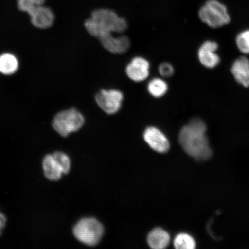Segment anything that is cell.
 <instances>
[{"mask_svg": "<svg viewBox=\"0 0 249 249\" xmlns=\"http://www.w3.org/2000/svg\"><path fill=\"white\" fill-rule=\"evenodd\" d=\"M198 16L202 23L213 29L225 26L231 21L227 7L217 0H208L200 9Z\"/></svg>", "mask_w": 249, "mask_h": 249, "instance_id": "3", "label": "cell"}, {"mask_svg": "<svg viewBox=\"0 0 249 249\" xmlns=\"http://www.w3.org/2000/svg\"><path fill=\"white\" fill-rule=\"evenodd\" d=\"M85 124V118L82 113L72 108L59 112L53 121L52 125L58 134L67 137L70 133L79 130Z\"/></svg>", "mask_w": 249, "mask_h": 249, "instance_id": "4", "label": "cell"}, {"mask_svg": "<svg viewBox=\"0 0 249 249\" xmlns=\"http://www.w3.org/2000/svg\"><path fill=\"white\" fill-rule=\"evenodd\" d=\"M1 229H0V235H1Z\"/></svg>", "mask_w": 249, "mask_h": 249, "instance_id": "22", "label": "cell"}, {"mask_svg": "<svg viewBox=\"0 0 249 249\" xmlns=\"http://www.w3.org/2000/svg\"><path fill=\"white\" fill-rule=\"evenodd\" d=\"M219 45L213 40H208L199 48L197 56L199 62L207 69H214L219 65L220 57L217 54Z\"/></svg>", "mask_w": 249, "mask_h": 249, "instance_id": "7", "label": "cell"}, {"mask_svg": "<svg viewBox=\"0 0 249 249\" xmlns=\"http://www.w3.org/2000/svg\"><path fill=\"white\" fill-rule=\"evenodd\" d=\"M104 227L93 218H85L79 221L73 229V234L78 241L89 246H94L101 241Z\"/></svg>", "mask_w": 249, "mask_h": 249, "instance_id": "5", "label": "cell"}, {"mask_svg": "<svg viewBox=\"0 0 249 249\" xmlns=\"http://www.w3.org/2000/svg\"><path fill=\"white\" fill-rule=\"evenodd\" d=\"M29 15L31 23L38 29H48L54 23V12L51 9L45 7L43 5L34 9Z\"/></svg>", "mask_w": 249, "mask_h": 249, "instance_id": "10", "label": "cell"}, {"mask_svg": "<svg viewBox=\"0 0 249 249\" xmlns=\"http://www.w3.org/2000/svg\"><path fill=\"white\" fill-rule=\"evenodd\" d=\"M207 130L206 124L197 118L190 121L179 133V141L183 149L198 160H207L212 156Z\"/></svg>", "mask_w": 249, "mask_h": 249, "instance_id": "2", "label": "cell"}, {"mask_svg": "<svg viewBox=\"0 0 249 249\" xmlns=\"http://www.w3.org/2000/svg\"><path fill=\"white\" fill-rule=\"evenodd\" d=\"M174 246L177 249H194L196 247V242L191 235L181 233L174 239Z\"/></svg>", "mask_w": 249, "mask_h": 249, "instance_id": "16", "label": "cell"}, {"mask_svg": "<svg viewBox=\"0 0 249 249\" xmlns=\"http://www.w3.org/2000/svg\"><path fill=\"white\" fill-rule=\"evenodd\" d=\"M230 70L236 82L243 87H249V58L245 56L236 58Z\"/></svg>", "mask_w": 249, "mask_h": 249, "instance_id": "11", "label": "cell"}, {"mask_svg": "<svg viewBox=\"0 0 249 249\" xmlns=\"http://www.w3.org/2000/svg\"><path fill=\"white\" fill-rule=\"evenodd\" d=\"M84 26L90 35L102 43L114 36L113 33H124L128 27L125 18L110 8H101L92 11L84 21Z\"/></svg>", "mask_w": 249, "mask_h": 249, "instance_id": "1", "label": "cell"}, {"mask_svg": "<svg viewBox=\"0 0 249 249\" xmlns=\"http://www.w3.org/2000/svg\"><path fill=\"white\" fill-rule=\"evenodd\" d=\"M159 71L161 76L164 77H170L173 75L174 69L172 65L167 62H163L159 67Z\"/></svg>", "mask_w": 249, "mask_h": 249, "instance_id": "20", "label": "cell"}, {"mask_svg": "<svg viewBox=\"0 0 249 249\" xmlns=\"http://www.w3.org/2000/svg\"><path fill=\"white\" fill-rule=\"evenodd\" d=\"M123 99V93L117 89H102L95 96L96 104L108 114H114L120 110Z\"/></svg>", "mask_w": 249, "mask_h": 249, "instance_id": "6", "label": "cell"}, {"mask_svg": "<svg viewBox=\"0 0 249 249\" xmlns=\"http://www.w3.org/2000/svg\"><path fill=\"white\" fill-rule=\"evenodd\" d=\"M236 45L239 51L244 54H249V29L241 31L236 36Z\"/></svg>", "mask_w": 249, "mask_h": 249, "instance_id": "17", "label": "cell"}, {"mask_svg": "<svg viewBox=\"0 0 249 249\" xmlns=\"http://www.w3.org/2000/svg\"><path fill=\"white\" fill-rule=\"evenodd\" d=\"M52 155L59 167H60L62 173L67 174L69 172L71 167V161L69 157L66 154L61 152H55Z\"/></svg>", "mask_w": 249, "mask_h": 249, "instance_id": "19", "label": "cell"}, {"mask_svg": "<svg viewBox=\"0 0 249 249\" xmlns=\"http://www.w3.org/2000/svg\"><path fill=\"white\" fill-rule=\"evenodd\" d=\"M144 138L152 149L160 153H165L170 148V143L166 136L155 127H148L144 133Z\"/></svg>", "mask_w": 249, "mask_h": 249, "instance_id": "8", "label": "cell"}, {"mask_svg": "<svg viewBox=\"0 0 249 249\" xmlns=\"http://www.w3.org/2000/svg\"><path fill=\"white\" fill-rule=\"evenodd\" d=\"M149 70V62L144 58L136 57L127 65L126 73L134 82H141L148 77Z\"/></svg>", "mask_w": 249, "mask_h": 249, "instance_id": "9", "label": "cell"}, {"mask_svg": "<svg viewBox=\"0 0 249 249\" xmlns=\"http://www.w3.org/2000/svg\"><path fill=\"white\" fill-rule=\"evenodd\" d=\"M6 223V218L5 216L0 213V229L4 228Z\"/></svg>", "mask_w": 249, "mask_h": 249, "instance_id": "21", "label": "cell"}, {"mask_svg": "<svg viewBox=\"0 0 249 249\" xmlns=\"http://www.w3.org/2000/svg\"><path fill=\"white\" fill-rule=\"evenodd\" d=\"M170 241L169 233L160 228L152 230L148 236V245L149 247L154 249L166 248L169 245Z\"/></svg>", "mask_w": 249, "mask_h": 249, "instance_id": "12", "label": "cell"}, {"mask_svg": "<svg viewBox=\"0 0 249 249\" xmlns=\"http://www.w3.org/2000/svg\"><path fill=\"white\" fill-rule=\"evenodd\" d=\"M43 168L47 178L51 180H58L61 178L62 172L53 155L46 156L43 160Z\"/></svg>", "mask_w": 249, "mask_h": 249, "instance_id": "14", "label": "cell"}, {"mask_svg": "<svg viewBox=\"0 0 249 249\" xmlns=\"http://www.w3.org/2000/svg\"><path fill=\"white\" fill-rule=\"evenodd\" d=\"M168 90V85L165 81L160 78H155L149 82L148 91L155 98L162 97Z\"/></svg>", "mask_w": 249, "mask_h": 249, "instance_id": "15", "label": "cell"}, {"mask_svg": "<svg viewBox=\"0 0 249 249\" xmlns=\"http://www.w3.org/2000/svg\"><path fill=\"white\" fill-rule=\"evenodd\" d=\"M19 62L16 56L9 53L0 55V73L4 75H12L18 71Z\"/></svg>", "mask_w": 249, "mask_h": 249, "instance_id": "13", "label": "cell"}, {"mask_svg": "<svg viewBox=\"0 0 249 249\" xmlns=\"http://www.w3.org/2000/svg\"><path fill=\"white\" fill-rule=\"evenodd\" d=\"M45 0H18V7L21 11L29 14L36 7L44 4Z\"/></svg>", "mask_w": 249, "mask_h": 249, "instance_id": "18", "label": "cell"}]
</instances>
